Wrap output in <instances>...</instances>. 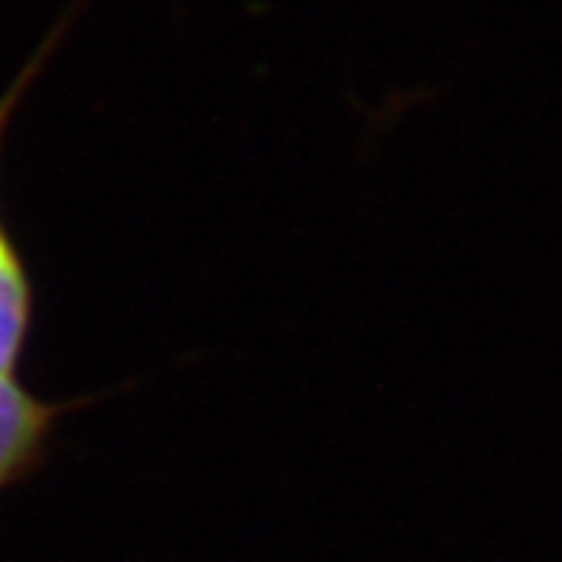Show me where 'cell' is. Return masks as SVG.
I'll return each instance as SVG.
<instances>
[{
    "label": "cell",
    "instance_id": "6da1fadb",
    "mask_svg": "<svg viewBox=\"0 0 562 562\" xmlns=\"http://www.w3.org/2000/svg\"><path fill=\"white\" fill-rule=\"evenodd\" d=\"M54 409L35 401L13 375H0V484L35 457Z\"/></svg>",
    "mask_w": 562,
    "mask_h": 562
},
{
    "label": "cell",
    "instance_id": "7a4b0ae2",
    "mask_svg": "<svg viewBox=\"0 0 562 562\" xmlns=\"http://www.w3.org/2000/svg\"><path fill=\"white\" fill-rule=\"evenodd\" d=\"M29 322V281L0 235V375H13Z\"/></svg>",
    "mask_w": 562,
    "mask_h": 562
},
{
    "label": "cell",
    "instance_id": "3957f363",
    "mask_svg": "<svg viewBox=\"0 0 562 562\" xmlns=\"http://www.w3.org/2000/svg\"><path fill=\"white\" fill-rule=\"evenodd\" d=\"M10 103H13V94H10L7 101L0 103V132H3V122H7V116H10V113H7V110H10Z\"/></svg>",
    "mask_w": 562,
    "mask_h": 562
}]
</instances>
